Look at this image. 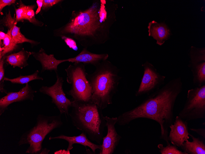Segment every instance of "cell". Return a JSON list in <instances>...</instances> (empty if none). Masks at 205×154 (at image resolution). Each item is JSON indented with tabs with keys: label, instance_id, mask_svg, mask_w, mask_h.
Instances as JSON below:
<instances>
[{
	"label": "cell",
	"instance_id": "cell-20",
	"mask_svg": "<svg viewBox=\"0 0 205 154\" xmlns=\"http://www.w3.org/2000/svg\"><path fill=\"white\" fill-rule=\"evenodd\" d=\"M11 30L12 29L8 30L6 36L3 40L2 46H0V59L17 47V45L14 43L12 36Z\"/></svg>",
	"mask_w": 205,
	"mask_h": 154
},
{
	"label": "cell",
	"instance_id": "cell-22",
	"mask_svg": "<svg viewBox=\"0 0 205 154\" xmlns=\"http://www.w3.org/2000/svg\"><path fill=\"white\" fill-rule=\"evenodd\" d=\"M34 5L26 6L24 15V19L28 20L30 22L36 26H42L43 25V23L39 21L35 18L34 10Z\"/></svg>",
	"mask_w": 205,
	"mask_h": 154
},
{
	"label": "cell",
	"instance_id": "cell-26",
	"mask_svg": "<svg viewBox=\"0 0 205 154\" xmlns=\"http://www.w3.org/2000/svg\"><path fill=\"white\" fill-rule=\"evenodd\" d=\"M61 38L69 48L74 50H77L78 47L75 40L72 38L65 36L62 37Z\"/></svg>",
	"mask_w": 205,
	"mask_h": 154
},
{
	"label": "cell",
	"instance_id": "cell-18",
	"mask_svg": "<svg viewBox=\"0 0 205 154\" xmlns=\"http://www.w3.org/2000/svg\"><path fill=\"white\" fill-rule=\"evenodd\" d=\"M192 141L187 140L180 148L186 154H205V144L199 137L196 138L189 134Z\"/></svg>",
	"mask_w": 205,
	"mask_h": 154
},
{
	"label": "cell",
	"instance_id": "cell-4",
	"mask_svg": "<svg viewBox=\"0 0 205 154\" xmlns=\"http://www.w3.org/2000/svg\"><path fill=\"white\" fill-rule=\"evenodd\" d=\"M72 101L69 114L72 124L91 141L101 144L106 123L102 110L91 101Z\"/></svg>",
	"mask_w": 205,
	"mask_h": 154
},
{
	"label": "cell",
	"instance_id": "cell-17",
	"mask_svg": "<svg viewBox=\"0 0 205 154\" xmlns=\"http://www.w3.org/2000/svg\"><path fill=\"white\" fill-rule=\"evenodd\" d=\"M148 28L149 36L152 37L160 45H162L170 35L169 30L164 24L153 21L149 23Z\"/></svg>",
	"mask_w": 205,
	"mask_h": 154
},
{
	"label": "cell",
	"instance_id": "cell-28",
	"mask_svg": "<svg viewBox=\"0 0 205 154\" xmlns=\"http://www.w3.org/2000/svg\"><path fill=\"white\" fill-rule=\"evenodd\" d=\"M16 0H0V12L1 13L3 8L6 6H10L15 3Z\"/></svg>",
	"mask_w": 205,
	"mask_h": 154
},
{
	"label": "cell",
	"instance_id": "cell-32",
	"mask_svg": "<svg viewBox=\"0 0 205 154\" xmlns=\"http://www.w3.org/2000/svg\"><path fill=\"white\" fill-rule=\"evenodd\" d=\"M50 151L49 150L47 149V148H43L40 154H48Z\"/></svg>",
	"mask_w": 205,
	"mask_h": 154
},
{
	"label": "cell",
	"instance_id": "cell-29",
	"mask_svg": "<svg viewBox=\"0 0 205 154\" xmlns=\"http://www.w3.org/2000/svg\"><path fill=\"white\" fill-rule=\"evenodd\" d=\"M190 130L191 131L195 132L200 136L202 137L204 139H205V128H190Z\"/></svg>",
	"mask_w": 205,
	"mask_h": 154
},
{
	"label": "cell",
	"instance_id": "cell-14",
	"mask_svg": "<svg viewBox=\"0 0 205 154\" xmlns=\"http://www.w3.org/2000/svg\"><path fill=\"white\" fill-rule=\"evenodd\" d=\"M0 23L8 28V30L12 29V36L16 45L27 42L30 43L33 46H34L39 43L37 41L27 38L21 34L20 27L17 26V22L15 21V18L12 17L10 10L1 20Z\"/></svg>",
	"mask_w": 205,
	"mask_h": 154
},
{
	"label": "cell",
	"instance_id": "cell-5",
	"mask_svg": "<svg viewBox=\"0 0 205 154\" xmlns=\"http://www.w3.org/2000/svg\"><path fill=\"white\" fill-rule=\"evenodd\" d=\"M63 125L60 115L48 116L39 114L35 125L21 135L18 144L19 146L25 144L29 145L26 153L40 154L43 149L42 142L46 136Z\"/></svg>",
	"mask_w": 205,
	"mask_h": 154
},
{
	"label": "cell",
	"instance_id": "cell-7",
	"mask_svg": "<svg viewBox=\"0 0 205 154\" xmlns=\"http://www.w3.org/2000/svg\"><path fill=\"white\" fill-rule=\"evenodd\" d=\"M178 116L187 121L205 119V85L188 90L186 100Z\"/></svg>",
	"mask_w": 205,
	"mask_h": 154
},
{
	"label": "cell",
	"instance_id": "cell-21",
	"mask_svg": "<svg viewBox=\"0 0 205 154\" xmlns=\"http://www.w3.org/2000/svg\"><path fill=\"white\" fill-rule=\"evenodd\" d=\"M39 71L37 70L32 74L20 76L16 78L10 79L5 77L4 81H9L13 84H26L29 82L36 80H43V78L38 75Z\"/></svg>",
	"mask_w": 205,
	"mask_h": 154
},
{
	"label": "cell",
	"instance_id": "cell-8",
	"mask_svg": "<svg viewBox=\"0 0 205 154\" xmlns=\"http://www.w3.org/2000/svg\"><path fill=\"white\" fill-rule=\"evenodd\" d=\"M56 81L55 83L50 86H42L39 91L49 96L52 102L55 105L58 109L60 114H64L67 117L69 116V109L72 106L73 101H71L66 97L63 88L64 81L57 72Z\"/></svg>",
	"mask_w": 205,
	"mask_h": 154
},
{
	"label": "cell",
	"instance_id": "cell-1",
	"mask_svg": "<svg viewBox=\"0 0 205 154\" xmlns=\"http://www.w3.org/2000/svg\"><path fill=\"white\" fill-rule=\"evenodd\" d=\"M111 9L107 1L101 0L86 9L73 10L68 22L54 30L53 35L72 38L84 48L103 43L111 24Z\"/></svg>",
	"mask_w": 205,
	"mask_h": 154
},
{
	"label": "cell",
	"instance_id": "cell-6",
	"mask_svg": "<svg viewBox=\"0 0 205 154\" xmlns=\"http://www.w3.org/2000/svg\"><path fill=\"white\" fill-rule=\"evenodd\" d=\"M67 81L71 85L70 89L67 92L71 96L72 101H91V88L87 78L85 65L74 63L65 69Z\"/></svg>",
	"mask_w": 205,
	"mask_h": 154
},
{
	"label": "cell",
	"instance_id": "cell-12",
	"mask_svg": "<svg viewBox=\"0 0 205 154\" xmlns=\"http://www.w3.org/2000/svg\"><path fill=\"white\" fill-rule=\"evenodd\" d=\"M37 92L28 83L18 92H7L6 95L0 99V115L7 109L10 105L13 103L26 100L33 101L34 94Z\"/></svg>",
	"mask_w": 205,
	"mask_h": 154
},
{
	"label": "cell",
	"instance_id": "cell-19",
	"mask_svg": "<svg viewBox=\"0 0 205 154\" xmlns=\"http://www.w3.org/2000/svg\"><path fill=\"white\" fill-rule=\"evenodd\" d=\"M31 55V52L23 48L18 52L6 55L5 61L14 68L17 67L22 69L28 65L27 61Z\"/></svg>",
	"mask_w": 205,
	"mask_h": 154
},
{
	"label": "cell",
	"instance_id": "cell-25",
	"mask_svg": "<svg viewBox=\"0 0 205 154\" xmlns=\"http://www.w3.org/2000/svg\"><path fill=\"white\" fill-rule=\"evenodd\" d=\"M19 6L18 8L15 9L16 13L15 21L17 23L19 21H22L24 19V15L26 6L21 1H20Z\"/></svg>",
	"mask_w": 205,
	"mask_h": 154
},
{
	"label": "cell",
	"instance_id": "cell-3",
	"mask_svg": "<svg viewBox=\"0 0 205 154\" xmlns=\"http://www.w3.org/2000/svg\"><path fill=\"white\" fill-rule=\"evenodd\" d=\"M95 66V70L87 73V78L91 88V102L102 110L113 103L121 77L118 69L106 60Z\"/></svg>",
	"mask_w": 205,
	"mask_h": 154
},
{
	"label": "cell",
	"instance_id": "cell-9",
	"mask_svg": "<svg viewBox=\"0 0 205 154\" xmlns=\"http://www.w3.org/2000/svg\"><path fill=\"white\" fill-rule=\"evenodd\" d=\"M144 74L138 89L135 93L136 97L148 94L159 89L164 84L166 77L158 73L150 63L143 65Z\"/></svg>",
	"mask_w": 205,
	"mask_h": 154
},
{
	"label": "cell",
	"instance_id": "cell-31",
	"mask_svg": "<svg viewBox=\"0 0 205 154\" xmlns=\"http://www.w3.org/2000/svg\"><path fill=\"white\" fill-rule=\"evenodd\" d=\"M6 33L0 31V41L3 40L6 36Z\"/></svg>",
	"mask_w": 205,
	"mask_h": 154
},
{
	"label": "cell",
	"instance_id": "cell-2",
	"mask_svg": "<svg viewBox=\"0 0 205 154\" xmlns=\"http://www.w3.org/2000/svg\"><path fill=\"white\" fill-rule=\"evenodd\" d=\"M182 89L181 77L171 80L155 91L139 105L118 116L116 124L125 125L140 118L153 120L160 125V139L165 141L167 145L171 144L168 140V129L174 122L175 104Z\"/></svg>",
	"mask_w": 205,
	"mask_h": 154
},
{
	"label": "cell",
	"instance_id": "cell-13",
	"mask_svg": "<svg viewBox=\"0 0 205 154\" xmlns=\"http://www.w3.org/2000/svg\"><path fill=\"white\" fill-rule=\"evenodd\" d=\"M188 124L187 121L177 116L173 123L169 127L170 130L168 137L169 142L180 148L189 138Z\"/></svg>",
	"mask_w": 205,
	"mask_h": 154
},
{
	"label": "cell",
	"instance_id": "cell-23",
	"mask_svg": "<svg viewBox=\"0 0 205 154\" xmlns=\"http://www.w3.org/2000/svg\"><path fill=\"white\" fill-rule=\"evenodd\" d=\"M159 149V152L161 154H186L184 152L179 150L177 147L175 145H167L164 147L162 144H159L157 145Z\"/></svg>",
	"mask_w": 205,
	"mask_h": 154
},
{
	"label": "cell",
	"instance_id": "cell-10",
	"mask_svg": "<svg viewBox=\"0 0 205 154\" xmlns=\"http://www.w3.org/2000/svg\"><path fill=\"white\" fill-rule=\"evenodd\" d=\"M189 66L191 68L194 84L197 87L205 85V49L191 46L190 51Z\"/></svg>",
	"mask_w": 205,
	"mask_h": 154
},
{
	"label": "cell",
	"instance_id": "cell-27",
	"mask_svg": "<svg viewBox=\"0 0 205 154\" xmlns=\"http://www.w3.org/2000/svg\"><path fill=\"white\" fill-rule=\"evenodd\" d=\"M63 0H43L42 8L45 10L49 8L54 5L57 4Z\"/></svg>",
	"mask_w": 205,
	"mask_h": 154
},
{
	"label": "cell",
	"instance_id": "cell-11",
	"mask_svg": "<svg viewBox=\"0 0 205 154\" xmlns=\"http://www.w3.org/2000/svg\"><path fill=\"white\" fill-rule=\"evenodd\" d=\"M107 128L106 135L103 138L100 154H112L118 145L122 138L117 133L115 127L117 117L104 116Z\"/></svg>",
	"mask_w": 205,
	"mask_h": 154
},
{
	"label": "cell",
	"instance_id": "cell-16",
	"mask_svg": "<svg viewBox=\"0 0 205 154\" xmlns=\"http://www.w3.org/2000/svg\"><path fill=\"white\" fill-rule=\"evenodd\" d=\"M32 55L41 63V72L46 70H54L57 72V67L60 63L65 62V59H56L53 54H47L42 48L37 52H32Z\"/></svg>",
	"mask_w": 205,
	"mask_h": 154
},
{
	"label": "cell",
	"instance_id": "cell-30",
	"mask_svg": "<svg viewBox=\"0 0 205 154\" xmlns=\"http://www.w3.org/2000/svg\"><path fill=\"white\" fill-rule=\"evenodd\" d=\"M36 3L38 7L36 11L35 14H37L41 11V8H42L43 0H37L36 1Z\"/></svg>",
	"mask_w": 205,
	"mask_h": 154
},
{
	"label": "cell",
	"instance_id": "cell-15",
	"mask_svg": "<svg viewBox=\"0 0 205 154\" xmlns=\"http://www.w3.org/2000/svg\"><path fill=\"white\" fill-rule=\"evenodd\" d=\"M53 139H60L64 140L68 143L67 151H69L73 148V145L74 144H79L85 146L86 148L88 147L90 148L94 153H96V150H102V145L95 144L90 141L87 135L83 132L77 136H69L61 134L59 136L49 137V140Z\"/></svg>",
	"mask_w": 205,
	"mask_h": 154
},
{
	"label": "cell",
	"instance_id": "cell-24",
	"mask_svg": "<svg viewBox=\"0 0 205 154\" xmlns=\"http://www.w3.org/2000/svg\"><path fill=\"white\" fill-rule=\"evenodd\" d=\"M6 56L0 59V91L6 94L7 91L4 88L5 69L4 67Z\"/></svg>",
	"mask_w": 205,
	"mask_h": 154
}]
</instances>
